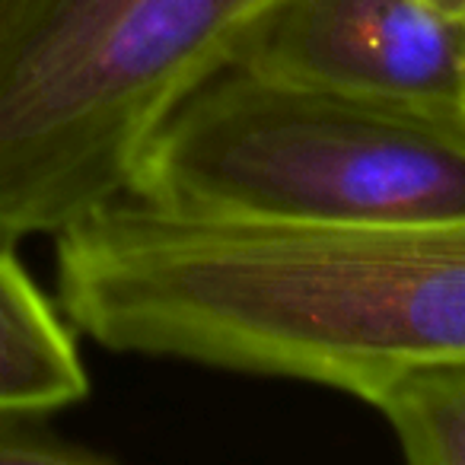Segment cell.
<instances>
[{
  "label": "cell",
  "mask_w": 465,
  "mask_h": 465,
  "mask_svg": "<svg viewBox=\"0 0 465 465\" xmlns=\"http://www.w3.org/2000/svg\"><path fill=\"white\" fill-rule=\"evenodd\" d=\"M232 61L322 90L465 112V16L430 0H274Z\"/></svg>",
  "instance_id": "obj_4"
},
{
  "label": "cell",
  "mask_w": 465,
  "mask_h": 465,
  "mask_svg": "<svg viewBox=\"0 0 465 465\" xmlns=\"http://www.w3.org/2000/svg\"><path fill=\"white\" fill-rule=\"evenodd\" d=\"M272 4L0 0V240L128 194L156 124Z\"/></svg>",
  "instance_id": "obj_2"
},
{
  "label": "cell",
  "mask_w": 465,
  "mask_h": 465,
  "mask_svg": "<svg viewBox=\"0 0 465 465\" xmlns=\"http://www.w3.org/2000/svg\"><path fill=\"white\" fill-rule=\"evenodd\" d=\"M90 392L77 341L0 240V408L48 411Z\"/></svg>",
  "instance_id": "obj_5"
},
{
  "label": "cell",
  "mask_w": 465,
  "mask_h": 465,
  "mask_svg": "<svg viewBox=\"0 0 465 465\" xmlns=\"http://www.w3.org/2000/svg\"><path fill=\"white\" fill-rule=\"evenodd\" d=\"M414 465H465V361L399 373L363 395Z\"/></svg>",
  "instance_id": "obj_6"
},
{
  "label": "cell",
  "mask_w": 465,
  "mask_h": 465,
  "mask_svg": "<svg viewBox=\"0 0 465 465\" xmlns=\"http://www.w3.org/2000/svg\"><path fill=\"white\" fill-rule=\"evenodd\" d=\"M433 7H440L443 14H452V16H465V0H430Z\"/></svg>",
  "instance_id": "obj_8"
},
{
  "label": "cell",
  "mask_w": 465,
  "mask_h": 465,
  "mask_svg": "<svg viewBox=\"0 0 465 465\" xmlns=\"http://www.w3.org/2000/svg\"><path fill=\"white\" fill-rule=\"evenodd\" d=\"M105 459L61 433L48 411L0 408V465H96Z\"/></svg>",
  "instance_id": "obj_7"
},
{
  "label": "cell",
  "mask_w": 465,
  "mask_h": 465,
  "mask_svg": "<svg viewBox=\"0 0 465 465\" xmlns=\"http://www.w3.org/2000/svg\"><path fill=\"white\" fill-rule=\"evenodd\" d=\"M131 194L306 226L465 217V112L322 90L230 61L156 124Z\"/></svg>",
  "instance_id": "obj_3"
},
{
  "label": "cell",
  "mask_w": 465,
  "mask_h": 465,
  "mask_svg": "<svg viewBox=\"0 0 465 465\" xmlns=\"http://www.w3.org/2000/svg\"><path fill=\"white\" fill-rule=\"evenodd\" d=\"M54 240L61 312L115 354L354 399L465 361V217L268 223L128 192Z\"/></svg>",
  "instance_id": "obj_1"
}]
</instances>
